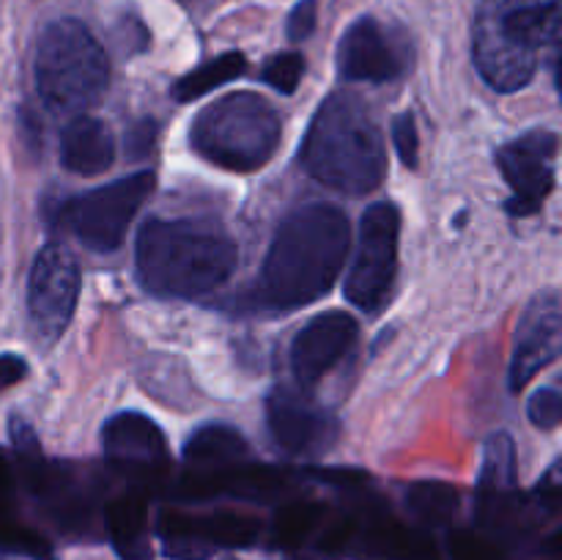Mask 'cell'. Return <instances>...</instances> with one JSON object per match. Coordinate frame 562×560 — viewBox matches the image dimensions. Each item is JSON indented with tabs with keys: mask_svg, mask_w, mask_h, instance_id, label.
<instances>
[{
	"mask_svg": "<svg viewBox=\"0 0 562 560\" xmlns=\"http://www.w3.org/2000/svg\"><path fill=\"white\" fill-rule=\"evenodd\" d=\"M349 217L333 203H307L280 223L258 278L256 300L296 311L327 294L349 253Z\"/></svg>",
	"mask_w": 562,
	"mask_h": 560,
	"instance_id": "obj_1",
	"label": "cell"
},
{
	"mask_svg": "<svg viewBox=\"0 0 562 560\" xmlns=\"http://www.w3.org/2000/svg\"><path fill=\"white\" fill-rule=\"evenodd\" d=\"M140 283L157 296H203L236 269V245L206 223L159 220L143 223L135 245Z\"/></svg>",
	"mask_w": 562,
	"mask_h": 560,
	"instance_id": "obj_2",
	"label": "cell"
},
{
	"mask_svg": "<svg viewBox=\"0 0 562 560\" xmlns=\"http://www.w3.org/2000/svg\"><path fill=\"white\" fill-rule=\"evenodd\" d=\"M300 159L313 179L346 195L376 190L387 170L382 130L351 93L324 99L307 126Z\"/></svg>",
	"mask_w": 562,
	"mask_h": 560,
	"instance_id": "obj_3",
	"label": "cell"
},
{
	"mask_svg": "<svg viewBox=\"0 0 562 560\" xmlns=\"http://www.w3.org/2000/svg\"><path fill=\"white\" fill-rule=\"evenodd\" d=\"M33 77L53 113H82L108 91L110 60L80 20H55L38 36Z\"/></svg>",
	"mask_w": 562,
	"mask_h": 560,
	"instance_id": "obj_4",
	"label": "cell"
},
{
	"mask_svg": "<svg viewBox=\"0 0 562 560\" xmlns=\"http://www.w3.org/2000/svg\"><path fill=\"white\" fill-rule=\"evenodd\" d=\"M190 143L206 163L250 173L278 152L280 115L263 97L236 91L206 104L190 126Z\"/></svg>",
	"mask_w": 562,
	"mask_h": 560,
	"instance_id": "obj_5",
	"label": "cell"
},
{
	"mask_svg": "<svg viewBox=\"0 0 562 560\" xmlns=\"http://www.w3.org/2000/svg\"><path fill=\"white\" fill-rule=\"evenodd\" d=\"M154 184H157L154 170H137L124 179L69 198L55 214L58 223L69 228L88 250L110 253L124 242L132 220L154 192Z\"/></svg>",
	"mask_w": 562,
	"mask_h": 560,
	"instance_id": "obj_6",
	"label": "cell"
},
{
	"mask_svg": "<svg viewBox=\"0 0 562 560\" xmlns=\"http://www.w3.org/2000/svg\"><path fill=\"white\" fill-rule=\"evenodd\" d=\"M401 214L390 201L366 209L360 220L355 261L346 275V300L362 311H379L393 291L398 272Z\"/></svg>",
	"mask_w": 562,
	"mask_h": 560,
	"instance_id": "obj_7",
	"label": "cell"
},
{
	"mask_svg": "<svg viewBox=\"0 0 562 560\" xmlns=\"http://www.w3.org/2000/svg\"><path fill=\"white\" fill-rule=\"evenodd\" d=\"M558 146V132L530 130L497 148V165L510 187V198L505 201L510 217H530L547 203L554 190Z\"/></svg>",
	"mask_w": 562,
	"mask_h": 560,
	"instance_id": "obj_8",
	"label": "cell"
},
{
	"mask_svg": "<svg viewBox=\"0 0 562 560\" xmlns=\"http://www.w3.org/2000/svg\"><path fill=\"white\" fill-rule=\"evenodd\" d=\"M80 294V267L64 245H44L36 253L27 278V313L44 340L64 335L75 316Z\"/></svg>",
	"mask_w": 562,
	"mask_h": 560,
	"instance_id": "obj_9",
	"label": "cell"
},
{
	"mask_svg": "<svg viewBox=\"0 0 562 560\" xmlns=\"http://www.w3.org/2000/svg\"><path fill=\"white\" fill-rule=\"evenodd\" d=\"M472 58L483 80L499 93L530 86L538 69V53L503 25L499 0H481L472 25Z\"/></svg>",
	"mask_w": 562,
	"mask_h": 560,
	"instance_id": "obj_10",
	"label": "cell"
},
{
	"mask_svg": "<svg viewBox=\"0 0 562 560\" xmlns=\"http://www.w3.org/2000/svg\"><path fill=\"white\" fill-rule=\"evenodd\" d=\"M562 349V305L554 289L541 291L525 307L516 327L514 355L508 368L510 393H519L538 371L554 362Z\"/></svg>",
	"mask_w": 562,
	"mask_h": 560,
	"instance_id": "obj_11",
	"label": "cell"
},
{
	"mask_svg": "<svg viewBox=\"0 0 562 560\" xmlns=\"http://www.w3.org/2000/svg\"><path fill=\"white\" fill-rule=\"evenodd\" d=\"M322 547L327 552H349L357 560H439V549L434 547L431 538L398 522L384 519L366 522V525L360 522L335 525L324 536Z\"/></svg>",
	"mask_w": 562,
	"mask_h": 560,
	"instance_id": "obj_12",
	"label": "cell"
},
{
	"mask_svg": "<svg viewBox=\"0 0 562 560\" xmlns=\"http://www.w3.org/2000/svg\"><path fill=\"white\" fill-rule=\"evenodd\" d=\"M357 333L360 327L344 311H327L313 316L291 344V368H294L296 382L302 388H313L316 382H322L349 355L351 346L357 344Z\"/></svg>",
	"mask_w": 562,
	"mask_h": 560,
	"instance_id": "obj_13",
	"label": "cell"
},
{
	"mask_svg": "<svg viewBox=\"0 0 562 560\" xmlns=\"http://www.w3.org/2000/svg\"><path fill=\"white\" fill-rule=\"evenodd\" d=\"M267 426L274 445L285 453L305 456L329 448L338 437V423L327 410L294 390H274L267 401Z\"/></svg>",
	"mask_w": 562,
	"mask_h": 560,
	"instance_id": "obj_14",
	"label": "cell"
},
{
	"mask_svg": "<svg viewBox=\"0 0 562 560\" xmlns=\"http://www.w3.org/2000/svg\"><path fill=\"white\" fill-rule=\"evenodd\" d=\"M404 55L373 16L351 22L338 44L340 77L357 82H393L404 75Z\"/></svg>",
	"mask_w": 562,
	"mask_h": 560,
	"instance_id": "obj_15",
	"label": "cell"
},
{
	"mask_svg": "<svg viewBox=\"0 0 562 560\" xmlns=\"http://www.w3.org/2000/svg\"><path fill=\"white\" fill-rule=\"evenodd\" d=\"M102 445L108 459L121 470L159 472L168 464V443L151 417L126 410L102 426Z\"/></svg>",
	"mask_w": 562,
	"mask_h": 560,
	"instance_id": "obj_16",
	"label": "cell"
},
{
	"mask_svg": "<svg viewBox=\"0 0 562 560\" xmlns=\"http://www.w3.org/2000/svg\"><path fill=\"white\" fill-rule=\"evenodd\" d=\"M115 137L104 121L77 115L60 132V165L77 176H99L113 165Z\"/></svg>",
	"mask_w": 562,
	"mask_h": 560,
	"instance_id": "obj_17",
	"label": "cell"
},
{
	"mask_svg": "<svg viewBox=\"0 0 562 560\" xmlns=\"http://www.w3.org/2000/svg\"><path fill=\"white\" fill-rule=\"evenodd\" d=\"M104 530L121 560H154L148 541V505L130 492L104 505Z\"/></svg>",
	"mask_w": 562,
	"mask_h": 560,
	"instance_id": "obj_18",
	"label": "cell"
},
{
	"mask_svg": "<svg viewBox=\"0 0 562 560\" xmlns=\"http://www.w3.org/2000/svg\"><path fill=\"white\" fill-rule=\"evenodd\" d=\"M499 16L503 25L536 53L543 47L558 53L560 0H499Z\"/></svg>",
	"mask_w": 562,
	"mask_h": 560,
	"instance_id": "obj_19",
	"label": "cell"
},
{
	"mask_svg": "<svg viewBox=\"0 0 562 560\" xmlns=\"http://www.w3.org/2000/svg\"><path fill=\"white\" fill-rule=\"evenodd\" d=\"M247 453H250V445L241 437L239 428L225 426V423H206V426L195 428L184 443L187 464L198 467V470L234 467L245 461Z\"/></svg>",
	"mask_w": 562,
	"mask_h": 560,
	"instance_id": "obj_20",
	"label": "cell"
},
{
	"mask_svg": "<svg viewBox=\"0 0 562 560\" xmlns=\"http://www.w3.org/2000/svg\"><path fill=\"white\" fill-rule=\"evenodd\" d=\"M187 519H190L192 533L201 538V544L209 552H214V549L252 547L258 533H261L258 519L245 514H234V511H214V514L206 516L187 514Z\"/></svg>",
	"mask_w": 562,
	"mask_h": 560,
	"instance_id": "obj_21",
	"label": "cell"
},
{
	"mask_svg": "<svg viewBox=\"0 0 562 560\" xmlns=\"http://www.w3.org/2000/svg\"><path fill=\"white\" fill-rule=\"evenodd\" d=\"M247 58L241 53H225L217 58L206 60L198 69L187 71L184 77H179L173 86V99L176 102H192V99L206 97L214 88L225 86V82L236 80V77L245 75Z\"/></svg>",
	"mask_w": 562,
	"mask_h": 560,
	"instance_id": "obj_22",
	"label": "cell"
},
{
	"mask_svg": "<svg viewBox=\"0 0 562 560\" xmlns=\"http://www.w3.org/2000/svg\"><path fill=\"white\" fill-rule=\"evenodd\" d=\"M406 508L426 525H448L461 508V494L453 483L417 481L406 489Z\"/></svg>",
	"mask_w": 562,
	"mask_h": 560,
	"instance_id": "obj_23",
	"label": "cell"
},
{
	"mask_svg": "<svg viewBox=\"0 0 562 560\" xmlns=\"http://www.w3.org/2000/svg\"><path fill=\"white\" fill-rule=\"evenodd\" d=\"M516 448L514 439L505 432L488 437L483 450L481 470V494H505L516 492Z\"/></svg>",
	"mask_w": 562,
	"mask_h": 560,
	"instance_id": "obj_24",
	"label": "cell"
},
{
	"mask_svg": "<svg viewBox=\"0 0 562 560\" xmlns=\"http://www.w3.org/2000/svg\"><path fill=\"white\" fill-rule=\"evenodd\" d=\"M324 508L318 503H291L278 511L272 527V541L283 549H294L322 525Z\"/></svg>",
	"mask_w": 562,
	"mask_h": 560,
	"instance_id": "obj_25",
	"label": "cell"
},
{
	"mask_svg": "<svg viewBox=\"0 0 562 560\" xmlns=\"http://www.w3.org/2000/svg\"><path fill=\"white\" fill-rule=\"evenodd\" d=\"M0 558L55 560V555L47 538L38 536L36 530L0 519Z\"/></svg>",
	"mask_w": 562,
	"mask_h": 560,
	"instance_id": "obj_26",
	"label": "cell"
},
{
	"mask_svg": "<svg viewBox=\"0 0 562 560\" xmlns=\"http://www.w3.org/2000/svg\"><path fill=\"white\" fill-rule=\"evenodd\" d=\"M302 75H305V58L300 53L272 55L261 69V80L285 97H291L300 88Z\"/></svg>",
	"mask_w": 562,
	"mask_h": 560,
	"instance_id": "obj_27",
	"label": "cell"
},
{
	"mask_svg": "<svg viewBox=\"0 0 562 560\" xmlns=\"http://www.w3.org/2000/svg\"><path fill=\"white\" fill-rule=\"evenodd\" d=\"M448 544L450 560H508L497 544L483 536H475V533H453Z\"/></svg>",
	"mask_w": 562,
	"mask_h": 560,
	"instance_id": "obj_28",
	"label": "cell"
},
{
	"mask_svg": "<svg viewBox=\"0 0 562 560\" xmlns=\"http://www.w3.org/2000/svg\"><path fill=\"white\" fill-rule=\"evenodd\" d=\"M527 415H530L532 426L543 428V432H552L560 426L562 421V395L558 388H541L536 390V395L527 404Z\"/></svg>",
	"mask_w": 562,
	"mask_h": 560,
	"instance_id": "obj_29",
	"label": "cell"
},
{
	"mask_svg": "<svg viewBox=\"0 0 562 560\" xmlns=\"http://www.w3.org/2000/svg\"><path fill=\"white\" fill-rule=\"evenodd\" d=\"M393 146L406 168H417V163H420V135H417V124L412 113H401L393 121Z\"/></svg>",
	"mask_w": 562,
	"mask_h": 560,
	"instance_id": "obj_30",
	"label": "cell"
},
{
	"mask_svg": "<svg viewBox=\"0 0 562 560\" xmlns=\"http://www.w3.org/2000/svg\"><path fill=\"white\" fill-rule=\"evenodd\" d=\"M316 0H300V3L291 9L289 22H285V33H289L291 42H302L313 33L316 27Z\"/></svg>",
	"mask_w": 562,
	"mask_h": 560,
	"instance_id": "obj_31",
	"label": "cell"
},
{
	"mask_svg": "<svg viewBox=\"0 0 562 560\" xmlns=\"http://www.w3.org/2000/svg\"><path fill=\"white\" fill-rule=\"evenodd\" d=\"M154 141H157V124L151 119L146 121H137L132 124L130 135H126V148H130V157H146L151 154Z\"/></svg>",
	"mask_w": 562,
	"mask_h": 560,
	"instance_id": "obj_32",
	"label": "cell"
},
{
	"mask_svg": "<svg viewBox=\"0 0 562 560\" xmlns=\"http://www.w3.org/2000/svg\"><path fill=\"white\" fill-rule=\"evenodd\" d=\"M27 373V362L20 355H0V393L11 384L22 382Z\"/></svg>",
	"mask_w": 562,
	"mask_h": 560,
	"instance_id": "obj_33",
	"label": "cell"
},
{
	"mask_svg": "<svg viewBox=\"0 0 562 560\" xmlns=\"http://www.w3.org/2000/svg\"><path fill=\"white\" fill-rule=\"evenodd\" d=\"M9 494H11V467L9 461H5V456L0 453V511H3Z\"/></svg>",
	"mask_w": 562,
	"mask_h": 560,
	"instance_id": "obj_34",
	"label": "cell"
},
{
	"mask_svg": "<svg viewBox=\"0 0 562 560\" xmlns=\"http://www.w3.org/2000/svg\"><path fill=\"white\" fill-rule=\"evenodd\" d=\"M285 560H311V558H305V555H294V552H291V555H285Z\"/></svg>",
	"mask_w": 562,
	"mask_h": 560,
	"instance_id": "obj_35",
	"label": "cell"
}]
</instances>
